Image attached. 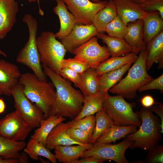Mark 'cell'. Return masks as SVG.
<instances>
[{
    "label": "cell",
    "mask_w": 163,
    "mask_h": 163,
    "mask_svg": "<svg viewBox=\"0 0 163 163\" xmlns=\"http://www.w3.org/2000/svg\"><path fill=\"white\" fill-rule=\"evenodd\" d=\"M43 71L51 80L56 91V97L49 116L55 115L72 120L81 112L84 96L75 89L69 80L62 78L52 69L42 65Z\"/></svg>",
    "instance_id": "cell-1"
},
{
    "label": "cell",
    "mask_w": 163,
    "mask_h": 163,
    "mask_svg": "<svg viewBox=\"0 0 163 163\" xmlns=\"http://www.w3.org/2000/svg\"><path fill=\"white\" fill-rule=\"evenodd\" d=\"M19 83L25 96L43 112L44 118L49 115L56 97L55 88L52 83L40 80L34 73L21 74Z\"/></svg>",
    "instance_id": "cell-2"
},
{
    "label": "cell",
    "mask_w": 163,
    "mask_h": 163,
    "mask_svg": "<svg viewBox=\"0 0 163 163\" xmlns=\"http://www.w3.org/2000/svg\"><path fill=\"white\" fill-rule=\"evenodd\" d=\"M137 113L141 121L139 128L125 138L133 142L130 149L140 148L148 151L161 139L160 120L149 108L143 107Z\"/></svg>",
    "instance_id": "cell-3"
},
{
    "label": "cell",
    "mask_w": 163,
    "mask_h": 163,
    "mask_svg": "<svg viewBox=\"0 0 163 163\" xmlns=\"http://www.w3.org/2000/svg\"><path fill=\"white\" fill-rule=\"evenodd\" d=\"M146 59L145 49L139 52V56L129 69L127 75L108 91L128 99L136 97L137 91L139 88L153 79L147 72Z\"/></svg>",
    "instance_id": "cell-4"
},
{
    "label": "cell",
    "mask_w": 163,
    "mask_h": 163,
    "mask_svg": "<svg viewBox=\"0 0 163 163\" xmlns=\"http://www.w3.org/2000/svg\"><path fill=\"white\" fill-rule=\"evenodd\" d=\"M22 21L27 26L29 38L18 54L16 61L30 68L40 80L46 82V75L41 64L36 43L38 28L37 21L31 15L27 14L24 16Z\"/></svg>",
    "instance_id": "cell-5"
},
{
    "label": "cell",
    "mask_w": 163,
    "mask_h": 163,
    "mask_svg": "<svg viewBox=\"0 0 163 163\" xmlns=\"http://www.w3.org/2000/svg\"><path fill=\"white\" fill-rule=\"evenodd\" d=\"M105 97L103 104L104 110L113 125L119 126H139L141 121L137 113L133 111L134 103L126 102L122 96H111L105 92Z\"/></svg>",
    "instance_id": "cell-6"
},
{
    "label": "cell",
    "mask_w": 163,
    "mask_h": 163,
    "mask_svg": "<svg viewBox=\"0 0 163 163\" xmlns=\"http://www.w3.org/2000/svg\"><path fill=\"white\" fill-rule=\"evenodd\" d=\"M56 38L53 32L44 31L37 37L36 43L42 65L59 74L67 50Z\"/></svg>",
    "instance_id": "cell-7"
},
{
    "label": "cell",
    "mask_w": 163,
    "mask_h": 163,
    "mask_svg": "<svg viewBox=\"0 0 163 163\" xmlns=\"http://www.w3.org/2000/svg\"><path fill=\"white\" fill-rule=\"evenodd\" d=\"M133 143V141L126 139L114 144L96 142L91 149L84 152L80 158L94 156L106 160H112L117 163H128L125 152Z\"/></svg>",
    "instance_id": "cell-8"
},
{
    "label": "cell",
    "mask_w": 163,
    "mask_h": 163,
    "mask_svg": "<svg viewBox=\"0 0 163 163\" xmlns=\"http://www.w3.org/2000/svg\"><path fill=\"white\" fill-rule=\"evenodd\" d=\"M11 95L14 100V106L24 120L33 128L38 127L41 121L44 118L42 110L33 104L24 95L22 86L18 84L11 90Z\"/></svg>",
    "instance_id": "cell-9"
},
{
    "label": "cell",
    "mask_w": 163,
    "mask_h": 163,
    "mask_svg": "<svg viewBox=\"0 0 163 163\" xmlns=\"http://www.w3.org/2000/svg\"><path fill=\"white\" fill-rule=\"evenodd\" d=\"M74 58L85 63L89 68H95L100 64L109 58L107 47L101 46L97 37H92L72 52Z\"/></svg>",
    "instance_id": "cell-10"
},
{
    "label": "cell",
    "mask_w": 163,
    "mask_h": 163,
    "mask_svg": "<svg viewBox=\"0 0 163 163\" xmlns=\"http://www.w3.org/2000/svg\"><path fill=\"white\" fill-rule=\"evenodd\" d=\"M32 128L16 110L0 120V135L13 140H24Z\"/></svg>",
    "instance_id": "cell-11"
},
{
    "label": "cell",
    "mask_w": 163,
    "mask_h": 163,
    "mask_svg": "<svg viewBox=\"0 0 163 163\" xmlns=\"http://www.w3.org/2000/svg\"><path fill=\"white\" fill-rule=\"evenodd\" d=\"M74 16L77 24H92L94 15L107 4V0L95 3L90 0H62Z\"/></svg>",
    "instance_id": "cell-12"
},
{
    "label": "cell",
    "mask_w": 163,
    "mask_h": 163,
    "mask_svg": "<svg viewBox=\"0 0 163 163\" xmlns=\"http://www.w3.org/2000/svg\"><path fill=\"white\" fill-rule=\"evenodd\" d=\"M98 32L93 24L83 25L76 24L70 33L61 40L67 51L72 53L75 49L85 43Z\"/></svg>",
    "instance_id": "cell-13"
},
{
    "label": "cell",
    "mask_w": 163,
    "mask_h": 163,
    "mask_svg": "<svg viewBox=\"0 0 163 163\" xmlns=\"http://www.w3.org/2000/svg\"><path fill=\"white\" fill-rule=\"evenodd\" d=\"M18 11V4L15 0H0V39L11 30Z\"/></svg>",
    "instance_id": "cell-14"
},
{
    "label": "cell",
    "mask_w": 163,
    "mask_h": 163,
    "mask_svg": "<svg viewBox=\"0 0 163 163\" xmlns=\"http://www.w3.org/2000/svg\"><path fill=\"white\" fill-rule=\"evenodd\" d=\"M21 74L18 67L4 59H0V88L3 94L10 96L11 92L19 83Z\"/></svg>",
    "instance_id": "cell-15"
},
{
    "label": "cell",
    "mask_w": 163,
    "mask_h": 163,
    "mask_svg": "<svg viewBox=\"0 0 163 163\" xmlns=\"http://www.w3.org/2000/svg\"><path fill=\"white\" fill-rule=\"evenodd\" d=\"M72 120L66 123L62 122L57 124L48 135L46 140V147L49 150L54 149L58 145H79L92 147V146H86L75 142L71 139L66 133L70 127Z\"/></svg>",
    "instance_id": "cell-16"
},
{
    "label": "cell",
    "mask_w": 163,
    "mask_h": 163,
    "mask_svg": "<svg viewBox=\"0 0 163 163\" xmlns=\"http://www.w3.org/2000/svg\"><path fill=\"white\" fill-rule=\"evenodd\" d=\"M113 2L117 14L126 25L137 19H143L147 14L141 5L136 4L130 0H113Z\"/></svg>",
    "instance_id": "cell-17"
},
{
    "label": "cell",
    "mask_w": 163,
    "mask_h": 163,
    "mask_svg": "<svg viewBox=\"0 0 163 163\" xmlns=\"http://www.w3.org/2000/svg\"><path fill=\"white\" fill-rule=\"evenodd\" d=\"M96 36L106 44L111 57L123 56L133 52L137 54L140 51L129 45L124 39L112 37L104 33H98Z\"/></svg>",
    "instance_id": "cell-18"
},
{
    "label": "cell",
    "mask_w": 163,
    "mask_h": 163,
    "mask_svg": "<svg viewBox=\"0 0 163 163\" xmlns=\"http://www.w3.org/2000/svg\"><path fill=\"white\" fill-rule=\"evenodd\" d=\"M56 0L57 5L53 8V11L59 17L60 27L59 31L55 34L56 38L61 40L68 35L77 23L63 1Z\"/></svg>",
    "instance_id": "cell-19"
},
{
    "label": "cell",
    "mask_w": 163,
    "mask_h": 163,
    "mask_svg": "<svg viewBox=\"0 0 163 163\" xmlns=\"http://www.w3.org/2000/svg\"><path fill=\"white\" fill-rule=\"evenodd\" d=\"M146 68L148 70L155 62L158 63V68L163 67V30L146 44Z\"/></svg>",
    "instance_id": "cell-20"
},
{
    "label": "cell",
    "mask_w": 163,
    "mask_h": 163,
    "mask_svg": "<svg viewBox=\"0 0 163 163\" xmlns=\"http://www.w3.org/2000/svg\"><path fill=\"white\" fill-rule=\"evenodd\" d=\"M143 20V40L146 44L163 30V20L158 11L147 12Z\"/></svg>",
    "instance_id": "cell-21"
},
{
    "label": "cell",
    "mask_w": 163,
    "mask_h": 163,
    "mask_svg": "<svg viewBox=\"0 0 163 163\" xmlns=\"http://www.w3.org/2000/svg\"><path fill=\"white\" fill-rule=\"evenodd\" d=\"M124 39L130 46L140 51L146 49V44L143 40V20L137 19L127 24Z\"/></svg>",
    "instance_id": "cell-22"
},
{
    "label": "cell",
    "mask_w": 163,
    "mask_h": 163,
    "mask_svg": "<svg viewBox=\"0 0 163 163\" xmlns=\"http://www.w3.org/2000/svg\"><path fill=\"white\" fill-rule=\"evenodd\" d=\"M91 148L79 145H58L56 146L54 149L57 160L59 162L73 163L74 160L78 159L85 151Z\"/></svg>",
    "instance_id": "cell-23"
},
{
    "label": "cell",
    "mask_w": 163,
    "mask_h": 163,
    "mask_svg": "<svg viewBox=\"0 0 163 163\" xmlns=\"http://www.w3.org/2000/svg\"><path fill=\"white\" fill-rule=\"evenodd\" d=\"M138 56L137 54L133 52L123 56L111 57L101 63L94 69L97 75L99 77L125 64L134 63Z\"/></svg>",
    "instance_id": "cell-24"
},
{
    "label": "cell",
    "mask_w": 163,
    "mask_h": 163,
    "mask_svg": "<svg viewBox=\"0 0 163 163\" xmlns=\"http://www.w3.org/2000/svg\"><path fill=\"white\" fill-rule=\"evenodd\" d=\"M66 120L64 117L49 116L41 121L40 126L35 130L30 138L46 146L47 138L50 132L57 124Z\"/></svg>",
    "instance_id": "cell-25"
},
{
    "label": "cell",
    "mask_w": 163,
    "mask_h": 163,
    "mask_svg": "<svg viewBox=\"0 0 163 163\" xmlns=\"http://www.w3.org/2000/svg\"><path fill=\"white\" fill-rule=\"evenodd\" d=\"M117 15L113 0H108L107 5L94 15L92 24L98 33H104L106 26Z\"/></svg>",
    "instance_id": "cell-26"
},
{
    "label": "cell",
    "mask_w": 163,
    "mask_h": 163,
    "mask_svg": "<svg viewBox=\"0 0 163 163\" xmlns=\"http://www.w3.org/2000/svg\"><path fill=\"white\" fill-rule=\"evenodd\" d=\"M105 97V93L103 92H99L95 95L84 96L82 110L73 120H77L86 116L94 115L102 109Z\"/></svg>",
    "instance_id": "cell-27"
},
{
    "label": "cell",
    "mask_w": 163,
    "mask_h": 163,
    "mask_svg": "<svg viewBox=\"0 0 163 163\" xmlns=\"http://www.w3.org/2000/svg\"><path fill=\"white\" fill-rule=\"evenodd\" d=\"M131 63L125 64L120 68L105 73L99 77V92H108L109 90L120 81L129 69Z\"/></svg>",
    "instance_id": "cell-28"
},
{
    "label": "cell",
    "mask_w": 163,
    "mask_h": 163,
    "mask_svg": "<svg viewBox=\"0 0 163 163\" xmlns=\"http://www.w3.org/2000/svg\"><path fill=\"white\" fill-rule=\"evenodd\" d=\"M26 145L23 141H14L0 135V157L5 159H19L20 152Z\"/></svg>",
    "instance_id": "cell-29"
},
{
    "label": "cell",
    "mask_w": 163,
    "mask_h": 163,
    "mask_svg": "<svg viewBox=\"0 0 163 163\" xmlns=\"http://www.w3.org/2000/svg\"><path fill=\"white\" fill-rule=\"evenodd\" d=\"M137 126L130 125L119 126L113 125L96 142L104 143L115 142L135 132Z\"/></svg>",
    "instance_id": "cell-30"
},
{
    "label": "cell",
    "mask_w": 163,
    "mask_h": 163,
    "mask_svg": "<svg viewBox=\"0 0 163 163\" xmlns=\"http://www.w3.org/2000/svg\"><path fill=\"white\" fill-rule=\"evenodd\" d=\"M24 152L31 159L35 160H38L41 156L48 159L53 163H56L57 160L54 154L45 145L31 139L24 149Z\"/></svg>",
    "instance_id": "cell-31"
},
{
    "label": "cell",
    "mask_w": 163,
    "mask_h": 163,
    "mask_svg": "<svg viewBox=\"0 0 163 163\" xmlns=\"http://www.w3.org/2000/svg\"><path fill=\"white\" fill-rule=\"evenodd\" d=\"M95 117V127L89 142L92 144L113 124L103 108L96 113Z\"/></svg>",
    "instance_id": "cell-32"
},
{
    "label": "cell",
    "mask_w": 163,
    "mask_h": 163,
    "mask_svg": "<svg viewBox=\"0 0 163 163\" xmlns=\"http://www.w3.org/2000/svg\"><path fill=\"white\" fill-rule=\"evenodd\" d=\"M81 77L85 92V96L95 95L99 92V77L97 75L94 69L88 68L81 74Z\"/></svg>",
    "instance_id": "cell-33"
},
{
    "label": "cell",
    "mask_w": 163,
    "mask_h": 163,
    "mask_svg": "<svg viewBox=\"0 0 163 163\" xmlns=\"http://www.w3.org/2000/svg\"><path fill=\"white\" fill-rule=\"evenodd\" d=\"M127 29L126 25L118 15L105 27L104 32L114 37L124 39Z\"/></svg>",
    "instance_id": "cell-34"
},
{
    "label": "cell",
    "mask_w": 163,
    "mask_h": 163,
    "mask_svg": "<svg viewBox=\"0 0 163 163\" xmlns=\"http://www.w3.org/2000/svg\"><path fill=\"white\" fill-rule=\"evenodd\" d=\"M72 120L70 128L83 130L91 137L95 125V117L94 115L86 116L77 120Z\"/></svg>",
    "instance_id": "cell-35"
},
{
    "label": "cell",
    "mask_w": 163,
    "mask_h": 163,
    "mask_svg": "<svg viewBox=\"0 0 163 163\" xmlns=\"http://www.w3.org/2000/svg\"><path fill=\"white\" fill-rule=\"evenodd\" d=\"M59 74L63 78L73 82L75 87L79 88L84 96H85V92L82 84L81 74L66 67H62Z\"/></svg>",
    "instance_id": "cell-36"
},
{
    "label": "cell",
    "mask_w": 163,
    "mask_h": 163,
    "mask_svg": "<svg viewBox=\"0 0 163 163\" xmlns=\"http://www.w3.org/2000/svg\"><path fill=\"white\" fill-rule=\"evenodd\" d=\"M66 133L73 140L86 146H92L93 144L89 143L91 137L85 131L81 129L69 128Z\"/></svg>",
    "instance_id": "cell-37"
},
{
    "label": "cell",
    "mask_w": 163,
    "mask_h": 163,
    "mask_svg": "<svg viewBox=\"0 0 163 163\" xmlns=\"http://www.w3.org/2000/svg\"><path fill=\"white\" fill-rule=\"evenodd\" d=\"M62 67L69 68L81 74L89 68L85 63L74 58L64 59L61 63Z\"/></svg>",
    "instance_id": "cell-38"
},
{
    "label": "cell",
    "mask_w": 163,
    "mask_h": 163,
    "mask_svg": "<svg viewBox=\"0 0 163 163\" xmlns=\"http://www.w3.org/2000/svg\"><path fill=\"white\" fill-rule=\"evenodd\" d=\"M145 158L147 163H163V146L158 145L148 151Z\"/></svg>",
    "instance_id": "cell-39"
},
{
    "label": "cell",
    "mask_w": 163,
    "mask_h": 163,
    "mask_svg": "<svg viewBox=\"0 0 163 163\" xmlns=\"http://www.w3.org/2000/svg\"><path fill=\"white\" fill-rule=\"evenodd\" d=\"M146 12L158 11L163 19V0H150L141 5Z\"/></svg>",
    "instance_id": "cell-40"
},
{
    "label": "cell",
    "mask_w": 163,
    "mask_h": 163,
    "mask_svg": "<svg viewBox=\"0 0 163 163\" xmlns=\"http://www.w3.org/2000/svg\"><path fill=\"white\" fill-rule=\"evenodd\" d=\"M156 89L160 91L161 93L163 92V74L155 79L142 86L138 91L142 92L146 90Z\"/></svg>",
    "instance_id": "cell-41"
},
{
    "label": "cell",
    "mask_w": 163,
    "mask_h": 163,
    "mask_svg": "<svg viewBox=\"0 0 163 163\" xmlns=\"http://www.w3.org/2000/svg\"><path fill=\"white\" fill-rule=\"evenodd\" d=\"M151 110L156 113L160 119V127L161 133H163V105L162 104L159 105H153L150 108Z\"/></svg>",
    "instance_id": "cell-42"
},
{
    "label": "cell",
    "mask_w": 163,
    "mask_h": 163,
    "mask_svg": "<svg viewBox=\"0 0 163 163\" xmlns=\"http://www.w3.org/2000/svg\"><path fill=\"white\" fill-rule=\"evenodd\" d=\"M106 160L94 156H89L74 160L73 163H102Z\"/></svg>",
    "instance_id": "cell-43"
},
{
    "label": "cell",
    "mask_w": 163,
    "mask_h": 163,
    "mask_svg": "<svg viewBox=\"0 0 163 163\" xmlns=\"http://www.w3.org/2000/svg\"><path fill=\"white\" fill-rule=\"evenodd\" d=\"M140 102L143 107L145 108H150L155 104H160L156 103L154 98L149 95L143 97L140 100Z\"/></svg>",
    "instance_id": "cell-44"
},
{
    "label": "cell",
    "mask_w": 163,
    "mask_h": 163,
    "mask_svg": "<svg viewBox=\"0 0 163 163\" xmlns=\"http://www.w3.org/2000/svg\"><path fill=\"white\" fill-rule=\"evenodd\" d=\"M20 161L18 159H5L0 157V163H19Z\"/></svg>",
    "instance_id": "cell-45"
},
{
    "label": "cell",
    "mask_w": 163,
    "mask_h": 163,
    "mask_svg": "<svg viewBox=\"0 0 163 163\" xmlns=\"http://www.w3.org/2000/svg\"><path fill=\"white\" fill-rule=\"evenodd\" d=\"M26 153H24L20 154V157L19 158L20 163H27L28 161L27 157L26 155Z\"/></svg>",
    "instance_id": "cell-46"
},
{
    "label": "cell",
    "mask_w": 163,
    "mask_h": 163,
    "mask_svg": "<svg viewBox=\"0 0 163 163\" xmlns=\"http://www.w3.org/2000/svg\"><path fill=\"white\" fill-rule=\"evenodd\" d=\"M5 103L2 98H0V114L4 112L5 108Z\"/></svg>",
    "instance_id": "cell-47"
},
{
    "label": "cell",
    "mask_w": 163,
    "mask_h": 163,
    "mask_svg": "<svg viewBox=\"0 0 163 163\" xmlns=\"http://www.w3.org/2000/svg\"><path fill=\"white\" fill-rule=\"evenodd\" d=\"M133 3L139 5H142L150 0H130Z\"/></svg>",
    "instance_id": "cell-48"
},
{
    "label": "cell",
    "mask_w": 163,
    "mask_h": 163,
    "mask_svg": "<svg viewBox=\"0 0 163 163\" xmlns=\"http://www.w3.org/2000/svg\"><path fill=\"white\" fill-rule=\"evenodd\" d=\"M0 55H2V56H3L5 57H7V54L4 52L2 51L0 49Z\"/></svg>",
    "instance_id": "cell-49"
},
{
    "label": "cell",
    "mask_w": 163,
    "mask_h": 163,
    "mask_svg": "<svg viewBox=\"0 0 163 163\" xmlns=\"http://www.w3.org/2000/svg\"><path fill=\"white\" fill-rule=\"evenodd\" d=\"M90 0L92 2H95V3L100 2L102 1V0Z\"/></svg>",
    "instance_id": "cell-50"
},
{
    "label": "cell",
    "mask_w": 163,
    "mask_h": 163,
    "mask_svg": "<svg viewBox=\"0 0 163 163\" xmlns=\"http://www.w3.org/2000/svg\"><path fill=\"white\" fill-rule=\"evenodd\" d=\"M33 2H35L36 1H37L38 2V5H39V0H33Z\"/></svg>",
    "instance_id": "cell-51"
},
{
    "label": "cell",
    "mask_w": 163,
    "mask_h": 163,
    "mask_svg": "<svg viewBox=\"0 0 163 163\" xmlns=\"http://www.w3.org/2000/svg\"><path fill=\"white\" fill-rule=\"evenodd\" d=\"M3 94V92L2 89L0 88V95L2 94Z\"/></svg>",
    "instance_id": "cell-52"
},
{
    "label": "cell",
    "mask_w": 163,
    "mask_h": 163,
    "mask_svg": "<svg viewBox=\"0 0 163 163\" xmlns=\"http://www.w3.org/2000/svg\"><path fill=\"white\" fill-rule=\"evenodd\" d=\"M28 1L29 2H33V0H26Z\"/></svg>",
    "instance_id": "cell-53"
}]
</instances>
